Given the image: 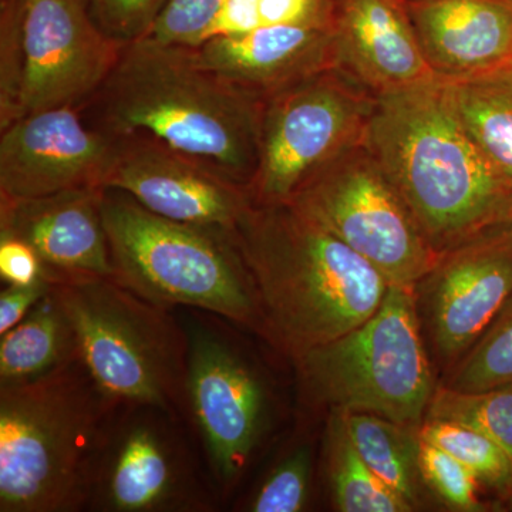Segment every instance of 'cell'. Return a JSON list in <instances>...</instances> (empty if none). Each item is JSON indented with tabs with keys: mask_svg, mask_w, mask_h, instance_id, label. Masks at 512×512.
<instances>
[{
	"mask_svg": "<svg viewBox=\"0 0 512 512\" xmlns=\"http://www.w3.org/2000/svg\"><path fill=\"white\" fill-rule=\"evenodd\" d=\"M363 141L437 254L512 222V187L468 136L446 80L376 94Z\"/></svg>",
	"mask_w": 512,
	"mask_h": 512,
	"instance_id": "6da1fadb",
	"label": "cell"
},
{
	"mask_svg": "<svg viewBox=\"0 0 512 512\" xmlns=\"http://www.w3.org/2000/svg\"><path fill=\"white\" fill-rule=\"evenodd\" d=\"M264 104L205 69L195 47L144 37L121 47L106 82L79 109L97 130L154 138L249 190Z\"/></svg>",
	"mask_w": 512,
	"mask_h": 512,
	"instance_id": "7a4b0ae2",
	"label": "cell"
},
{
	"mask_svg": "<svg viewBox=\"0 0 512 512\" xmlns=\"http://www.w3.org/2000/svg\"><path fill=\"white\" fill-rule=\"evenodd\" d=\"M237 239L266 339L291 360L372 318L390 286L375 266L289 202L252 204Z\"/></svg>",
	"mask_w": 512,
	"mask_h": 512,
	"instance_id": "3957f363",
	"label": "cell"
},
{
	"mask_svg": "<svg viewBox=\"0 0 512 512\" xmlns=\"http://www.w3.org/2000/svg\"><path fill=\"white\" fill-rule=\"evenodd\" d=\"M121 407L80 357L32 382L0 384V512L89 510Z\"/></svg>",
	"mask_w": 512,
	"mask_h": 512,
	"instance_id": "277c9868",
	"label": "cell"
},
{
	"mask_svg": "<svg viewBox=\"0 0 512 512\" xmlns=\"http://www.w3.org/2000/svg\"><path fill=\"white\" fill-rule=\"evenodd\" d=\"M101 215L120 284L157 305L214 313L266 339L237 232L167 220L116 188H104Z\"/></svg>",
	"mask_w": 512,
	"mask_h": 512,
	"instance_id": "5b68a950",
	"label": "cell"
},
{
	"mask_svg": "<svg viewBox=\"0 0 512 512\" xmlns=\"http://www.w3.org/2000/svg\"><path fill=\"white\" fill-rule=\"evenodd\" d=\"M87 372L121 406L185 416L187 333L177 309L148 301L113 276L52 284Z\"/></svg>",
	"mask_w": 512,
	"mask_h": 512,
	"instance_id": "8992f818",
	"label": "cell"
},
{
	"mask_svg": "<svg viewBox=\"0 0 512 512\" xmlns=\"http://www.w3.org/2000/svg\"><path fill=\"white\" fill-rule=\"evenodd\" d=\"M315 407L420 427L434 390L414 288L390 285L372 318L292 360Z\"/></svg>",
	"mask_w": 512,
	"mask_h": 512,
	"instance_id": "52a82bcc",
	"label": "cell"
},
{
	"mask_svg": "<svg viewBox=\"0 0 512 512\" xmlns=\"http://www.w3.org/2000/svg\"><path fill=\"white\" fill-rule=\"evenodd\" d=\"M180 309L187 333L185 416L197 430L215 490L234 491L269 429L271 392L234 335L237 325Z\"/></svg>",
	"mask_w": 512,
	"mask_h": 512,
	"instance_id": "ba28073f",
	"label": "cell"
},
{
	"mask_svg": "<svg viewBox=\"0 0 512 512\" xmlns=\"http://www.w3.org/2000/svg\"><path fill=\"white\" fill-rule=\"evenodd\" d=\"M288 202L390 285L414 288L439 258L363 138L318 168Z\"/></svg>",
	"mask_w": 512,
	"mask_h": 512,
	"instance_id": "9c48e42d",
	"label": "cell"
},
{
	"mask_svg": "<svg viewBox=\"0 0 512 512\" xmlns=\"http://www.w3.org/2000/svg\"><path fill=\"white\" fill-rule=\"evenodd\" d=\"M376 94L339 67L312 74L265 100L258 168L249 194L282 204L318 168L362 140Z\"/></svg>",
	"mask_w": 512,
	"mask_h": 512,
	"instance_id": "30bf717a",
	"label": "cell"
},
{
	"mask_svg": "<svg viewBox=\"0 0 512 512\" xmlns=\"http://www.w3.org/2000/svg\"><path fill=\"white\" fill-rule=\"evenodd\" d=\"M181 417L123 406L101 454L89 510L207 512L217 495L195 460Z\"/></svg>",
	"mask_w": 512,
	"mask_h": 512,
	"instance_id": "8fae6325",
	"label": "cell"
},
{
	"mask_svg": "<svg viewBox=\"0 0 512 512\" xmlns=\"http://www.w3.org/2000/svg\"><path fill=\"white\" fill-rule=\"evenodd\" d=\"M437 357L453 367L512 293V222L443 252L414 286Z\"/></svg>",
	"mask_w": 512,
	"mask_h": 512,
	"instance_id": "7c38bea8",
	"label": "cell"
},
{
	"mask_svg": "<svg viewBox=\"0 0 512 512\" xmlns=\"http://www.w3.org/2000/svg\"><path fill=\"white\" fill-rule=\"evenodd\" d=\"M25 47L20 117L83 106L106 82L123 45L97 26L86 0H25Z\"/></svg>",
	"mask_w": 512,
	"mask_h": 512,
	"instance_id": "4fadbf2b",
	"label": "cell"
},
{
	"mask_svg": "<svg viewBox=\"0 0 512 512\" xmlns=\"http://www.w3.org/2000/svg\"><path fill=\"white\" fill-rule=\"evenodd\" d=\"M0 133V197L106 185L117 137L90 126L79 107L25 114Z\"/></svg>",
	"mask_w": 512,
	"mask_h": 512,
	"instance_id": "5bb4252c",
	"label": "cell"
},
{
	"mask_svg": "<svg viewBox=\"0 0 512 512\" xmlns=\"http://www.w3.org/2000/svg\"><path fill=\"white\" fill-rule=\"evenodd\" d=\"M104 188L127 192L167 220L235 232L254 204L244 185L143 134L117 137Z\"/></svg>",
	"mask_w": 512,
	"mask_h": 512,
	"instance_id": "9a60e30c",
	"label": "cell"
},
{
	"mask_svg": "<svg viewBox=\"0 0 512 512\" xmlns=\"http://www.w3.org/2000/svg\"><path fill=\"white\" fill-rule=\"evenodd\" d=\"M103 190L0 197V237L28 244L42 261L50 284L82 276H114L101 215Z\"/></svg>",
	"mask_w": 512,
	"mask_h": 512,
	"instance_id": "2e32d148",
	"label": "cell"
},
{
	"mask_svg": "<svg viewBox=\"0 0 512 512\" xmlns=\"http://www.w3.org/2000/svg\"><path fill=\"white\" fill-rule=\"evenodd\" d=\"M198 62L261 100L336 67L333 25H275L195 46Z\"/></svg>",
	"mask_w": 512,
	"mask_h": 512,
	"instance_id": "e0dca14e",
	"label": "cell"
},
{
	"mask_svg": "<svg viewBox=\"0 0 512 512\" xmlns=\"http://www.w3.org/2000/svg\"><path fill=\"white\" fill-rule=\"evenodd\" d=\"M336 67L379 94L434 76L396 0H335Z\"/></svg>",
	"mask_w": 512,
	"mask_h": 512,
	"instance_id": "ac0fdd59",
	"label": "cell"
},
{
	"mask_svg": "<svg viewBox=\"0 0 512 512\" xmlns=\"http://www.w3.org/2000/svg\"><path fill=\"white\" fill-rule=\"evenodd\" d=\"M407 12L440 79H464L512 60V0H420Z\"/></svg>",
	"mask_w": 512,
	"mask_h": 512,
	"instance_id": "d6986e66",
	"label": "cell"
},
{
	"mask_svg": "<svg viewBox=\"0 0 512 512\" xmlns=\"http://www.w3.org/2000/svg\"><path fill=\"white\" fill-rule=\"evenodd\" d=\"M79 359L76 332L53 289L0 340V384L32 382Z\"/></svg>",
	"mask_w": 512,
	"mask_h": 512,
	"instance_id": "ffe728a7",
	"label": "cell"
},
{
	"mask_svg": "<svg viewBox=\"0 0 512 512\" xmlns=\"http://www.w3.org/2000/svg\"><path fill=\"white\" fill-rule=\"evenodd\" d=\"M446 83L468 136L512 187V60Z\"/></svg>",
	"mask_w": 512,
	"mask_h": 512,
	"instance_id": "44dd1931",
	"label": "cell"
},
{
	"mask_svg": "<svg viewBox=\"0 0 512 512\" xmlns=\"http://www.w3.org/2000/svg\"><path fill=\"white\" fill-rule=\"evenodd\" d=\"M342 413L353 446L366 466L416 510L423 483L419 467L420 427L404 426L375 414Z\"/></svg>",
	"mask_w": 512,
	"mask_h": 512,
	"instance_id": "7402d4cb",
	"label": "cell"
},
{
	"mask_svg": "<svg viewBox=\"0 0 512 512\" xmlns=\"http://www.w3.org/2000/svg\"><path fill=\"white\" fill-rule=\"evenodd\" d=\"M326 468L333 504L342 512H410L412 505L366 466L350 439L345 416L329 410Z\"/></svg>",
	"mask_w": 512,
	"mask_h": 512,
	"instance_id": "603a6c76",
	"label": "cell"
},
{
	"mask_svg": "<svg viewBox=\"0 0 512 512\" xmlns=\"http://www.w3.org/2000/svg\"><path fill=\"white\" fill-rule=\"evenodd\" d=\"M426 419L464 424L512 458V383L481 392H460L440 384L431 397Z\"/></svg>",
	"mask_w": 512,
	"mask_h": 512,
	"instance_id": "cb8c5ba5",
	"label": "cell"
},
{
	"mask_svg": "<svg viewBox=\"0 0 512 512\" xmlns=\"http://www.w3.org/2000/svg\"><path fill=\"white\" fill-rule=\"evenodd\" d=\"M421 440L447 451L501 497L512 484V458L478 431L448 420L424 419Z\"/></svg>",
	"mask_w": 512,
	"mask_h": 512,
	"instance_id": "d4e9b609",
	"label": "cell"
},
{
	"mask_svg": "<svg viewBox=\"0 0 512 512\" xmlns=\"http://www.w3.org/2000/svg\"><path fill=\"white\" fill-rule=\"evenodd\" d=\"M451 369L444 384L460 392L512 383V293L476 345Z\"/></svg>",
	"mask_w": 512,
	"mask_h": 512,
	"instance_id": "484cf974",
	"label": "cell"
},
{
	"mask_svg": "<svg viewBox=\"0 0 512 512\" xmlns=\"http://www.w3.org/2000/svg\"><path fill=\"white\" fill-rule=\"evenodd\" d=\"M25 73V0H0V131L22 114Z\"/></svg>",
	"mask_w": 512,
	"mask_h": 512,
	"instance_id": "4316f807",
	"label": "cell"
},
{
	"mask_svg": "<svg viewBox=\"0 0 512 512\" xmlns=\"http://www.w3.org/2000/svg\"><path fill=\"white\" fill-rule=\"evenodd\" d=\"M313 457L308 444H299L271 468L244 505L251 512L305 510L311 490Z\"/></svg>",
	"mask_w": 512,
	"mask_h": 512,
	"instance_id": "83f0119b",
	"label": "cell"
},
{
	"mask_svg": "<svg viewBox=\"0 0 512 512\" xmlns=\"http://www.w3.org/2000/svg\"><path fill=\"white\" fill-rule=\"evenodd\" d=\"M419 467L423 483L448 507L466 512L487 510L478 495L480 481L447 451L420 439Z\"/></svg>",
	"mask_w": 512,
	"mask_h": 512,
	"instance_id": "f1b7e54d",
	"label": "cell"
},
{
	"mask_svg": "<svg viewBox=\"0 0 512 512\" xmlns=\"http://www.w3.org/2000/svg\"><path fill=\"white\" fill-rule=\"evenodd\" d=\"M97 26L120 45L150 35L165 0H86Z\"/></svg>",
	"mask_w": 512,
	"mask_h": 512,
	"instance_id": "f546056e",
	"label": "cell"
},
{
	"mask_svg": "<svg viewBox=\"0 0 512 512\" xmlns=\"http://www.w3.org/2000/svg\"><path fill=\"white\" fill-rule=\"evenodd\" d=\"M225 0H165L151 29V39L170 45H201L212 19Z\"/></svg>",
	"mask_w": 512,
	"mask_h": 512,
	"instance_id": "4dcf8cb0",
	"label": "cell"
},
{
	"mask_svg": "<svg viewBox=\"0 0 512 512\" xmlns=\"http://www.w3.org/2000/svg\"><path fill=\"white\" fill-rule=\"evenodd\" d=\"M0 278L6 285H32L45 278V268L28 244L0 237Z\"/></svg>",
	"mask_w": 512,
	"mask_h": 512,
	"instance_id": "1f68e13d",
	"label": "cell"
},
{
	"mask_svg": "<svg viewBox=\"0 0 512 512\" xmlns=\"http://www.w3.org/2000/svg\"><path fill=\"white\" fill-rule=\"evenodd\" d=\"M50 288L46 278L32 285H6L0 293V336L19 325Z\"/></svg>",
	"mask_w": 512,
	"mask_h": 512,
	"instance_id": "d6a6232c",
	"label": "cell"
},
{
	"mask_svg": "<svg viewBox=\"0 0 512 512\" xmlns=\"http://www.w3.org/2000/svg\"><path fill=\"white\" fill-rule=\"evenodd\" d=\"M259 2L261 0H225L215 18L212 19L210 28L205 32L201 43L212 37L242 35V33L261 28Z\"/></svg>",
	"mask_w": 512,
	"mask_h": 512,
	"instance_id": "836d02e7",
	"label": "cell"
},
{
	"mask_svg": "<svg viewBox=\"0 0 512 512\" xmlns=\"http://www.w3.org/2000/svg\"><path fill=\"white\" fill-rule=\"evenodd\" d=\"M497 507H501V511H512V484L501 497H498Z\"/></svg>",
	"mask_w": 512,
	"mask_h": 512,
	"instance_id": "e575fe53",
	"label": "cell"
}]
</instances>
